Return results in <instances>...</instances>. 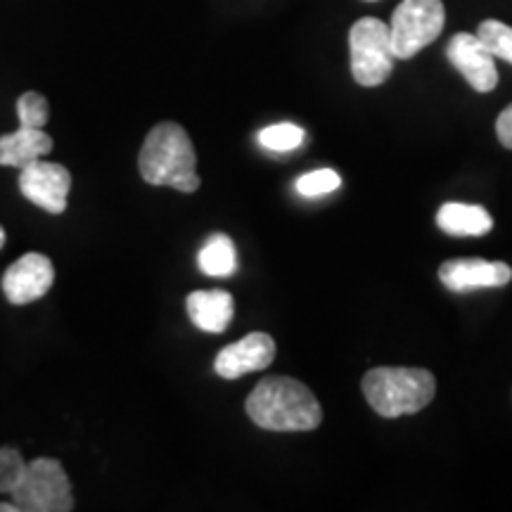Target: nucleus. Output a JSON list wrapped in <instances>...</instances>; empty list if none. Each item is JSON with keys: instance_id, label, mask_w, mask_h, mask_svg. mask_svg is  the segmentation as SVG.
Listing matches in <instances>:
<instances>
[{"instance_id": "7", "label": "nucleus", "mask_w": 512, "mask_h": 512, "mask_svg": "<svg viewBox=\"0 0 512 512\" xmlns=\"http://www.w3.org/2000/svg\"><path fill=\"white\" fill-rule=\"evenodd\" d=\"M69 188H72V174L62 164L38 159L19 171V192L31 204L46 209L48 214H64L69 202Z\"/></svg>"}, {"instance_id": "19", "label": "nucleus", "mask_w": 512, "mask_h": 512, "mask_svg": "<svg viewBox=\"0 0 512 512\" xmlns=\"http://www.w3.org/2000/svg\"><path fill=\"white\" fill-rule=\"evenodd\" d=\"M17 117H19V126L43 128L48 124V117H50L48 100L36 91L24 93L22 98L17 100Z\"/></svg>"}, {"instance_id": "18", "label": "nucleus", "mask_w": 512, "mask_h": 512, "mask_svg": "<svg viewBox=\"0 0 512 512\" xmlns=\"http://www.w3.org/2000/svg\"><path fill=\"white\" fill-rule=\"evenodd\" d=\"M27 467L29 463L22 458L17 448H0V494H12L19 482H22V477L27 475Z\"/></svg>"}, {"instance_id": "14", "label": "nucleus", "mask_w": 512, "mask_h": 512, "mask_svg": "<svg viewBox=\"0 0 512 512\" xmlns=\"http://www.w3.org/2000/svg\"><path fill=\"white\" fill-rule=\"evenodd\" d=\"M437 226L453 238H479V235L491 233L494 219L479 204L448 202L437 211Z\"/></svg>"}, {"instance_id": "13", "label": "nucleus", "mask_w": 512, "mask_h": 512, "mask_svg": "<svg viewBox=\"0 0 512 512\" xmlns=\"http://www.w3.org/2000/svg\"><path fill=\"white\" fill-rule=\"evenodd\" d=\"M50 150H53V138L43 128L19 126L15 133L0 136V166H12V169L22 171L46 157Z\"/></svg>"}, {"instance_id": "8", "label": "nucleus", "mask_w": 512, "mask_h": 512, "mask_svg": "<svg viewBox=\"0 0 512 512\" xmlns=\"http://www.w3.org/2000/svg\"><path fill=\"white\" fill-rule=\"evenodd\" d=\"M55 283V266L46 254L29 252L3 275V294L10 304L24 306L43 299Z\"/></svg>"}, {"instance_id": "11", "label": "nucleus", "mask_w": 512, "mask_h": 512, "mask_svg": "<svg viewBox=\"0 0 512 512\" xmlns=\"http://www.w3.org/2000/svg\"><path fill=\"white\" fill-rule=\"evenodd\" d=\"M439 280L451 292L503 287L512 280V268L503 264V261H486L479 259V256H472V259H453L441 264Z\"/></svg>"}, {"instance_id": "16", "label": "nucleus", "mask_w": 512, "mask_h": 512, "mask_svg": "<svg viewBox=\"0 0 512 512\" xmlns=\"http://www.w3.org/2000/svg\"><path fill=\"white\" fill-rule=\"evenodd\" d=\"M306 138L304 128L297 124H273L266 126L264 131H259V143L261 147L271 152H292L297 147H302Z\"/></svg>"}, {"instance_id": "6", "label": "nucleus", "mask_w": 512, "mask_h": 512, "mask_svg": "<svg viewBox=\"0 0 512 512\" xmlns=\"http://www.w3.org/2000/svg\"><path fill=\"white\" fill-rule=\"evenodd\" d=\"M444 22L446 10L441 0H403L389 22L396 60H411L437 41Z\"/></svg>"}, {"instance_id": "20", "label": "nucleus", "mask_w": 512, "mask_h": 512, "mask_svg": "<svg viewBox=\"0 0 512 512\" xmlns=\"http://www.w3.org/2000/svg\"><path fill=\"white\" fill-rule=\"evenodd\" d=\"M339 185H342V178H339L337 171L318 169L299 178L297 192L304 197H320V195H330V192H335Z\"/></svg>"}, {"instance_id": "10", "label": "nucleus", "mask_w": 512, "mask_h": 512, "mask_svg": "<svg viewBox=\"0 0 512 512\" xmlns=\"http://www.w3.org/2000/svg\"><path fill=\"white\" fill-rule=\"evenodd\" d=\"M275 358V342L266 332H249L240 342L228 344L214 361L216 375L223 380H238L242 375L266 370Z\"/></svg>"}, {"instance_id": "9", "label": "nucleus", "mask_w": 512, "mask_h": 512, "mask_svg": "<svg viewBox=\"0 0 512 512\" xmlns=\"http://www.w3.org/2000/svg\"><path fill=\"white\" fill-rule=\"evenodd\" d=\"M446 57L477 93H491L498 86L496 57L477 34H456L448 41Z\"/></svg>"}, {"instance_id": "17", "label": "nucleus", "mask_w": 512, "mask_h": 512, "mask_svg": "<svg viewBox=\"0 0 512 512\" xmlns=\"http://www.w3.org/2000/svg\"><path fill=\"white\" fill-rule=\"evenodd\" d=\"M477 36L489 48L491 55L512 64V27L498 22V19H486V22L479 24Z\"/></svg>"}, {"instance_id": "4", "label": "nucleus", "mask_w": 512, "mask_h": 512, "mask_svg": "<svg viewBox=\"0 0 512 512\" xmlns=\"http://www.w3.org/2000/svg\"><path fill=\"white\" fill-rule=\"evenodd\" d=\"M351 74L358 86H382L392 76L394 53L389 24L377 17H363L349 31Z\"/></svg>"}, {"instance_id": "1", "label": "nucleus", "mask_w": 512, "mask_h": 512, "mask_svg": "<svg viewBox=\"0 0 512 512\" xmlns=\"http://www.w3.org/2000/svg\"><path fill=\"white\" fill-rule=\"evenodd\" d=\"M254 425L268 432H311L323 422V408L304 382L264 377L245 403Z\"/></svg>"}, {"instance_id": "21", "label": "nucleus", "mask_w": 512, "mask_h": 512, "mask_svg": "<svg viewBox=\"0 0 512 512\" xmlns=\"http://www.w3.org/2000/svg\"><path fill=\"white\" fill-rule=\"evenodd\" d=\"M496 133H498V140H501L503 147L512 150V105H508L501 114H498Z\"/></svg>"}, {"instance_id": "24", "label": "nucleus", "mask_w": 512, "mask_h": 512, "mask_svg": "<svg viewBox=\"0 0 512 512\" xmlns=\"http://www.w3.org/2000/svg\"><path fill=\"white\" fill-rule=\"evenodd\" d=\"M368 3H373V0H368Z\"/></svg>"}, {"instance_id": "12", "label": "nucleus", "mask_w": 512, "mask_h": 512, "mask_svg": "<svg viewBox=\"0 0 512 512\" xmlns=\"http://www.w3.org/2000/svg\"><path fill=\"white\" fill-rule=\"evenodd\" d=\"M185 309H188V318L197 330L221 335L233 323V294L226 290H197L188 294Z\"/></svg>"}, {"instance_id": "5", "label": "nucleus", "mask_w": 512, "mask_h": 512, "mask_svg": "<svg viewBox=\"0 0 512 512\" xmlns=\"http://www.w3.org/2000/svg\"><path fill=\"white\" fill-rule=\"evenodd\" d=\"M12 501L19 512H69L74 510L72 482L60 460L36 458L27 467V475L15 491Z\"/></svg>"}, {"instance_id": "22", "label": "nucleus", "mask_w": 512, "mask_h": 512, "mask_svg": "<svg viewBox=\"0 0 512 512\" xmlns=\"http://www.w3.org/2000/svg\"><path fill=\"white\" fill-rule=\"evenodd\" d=\"M0 512H19L17 503L10 501V503H0Z\"/></svg>"}, {"instance_id": "15", "label": "nucleus", "mask_w": 512, "mask_h": 512, "mask_svg": "<svg viewBox=\"0 0 512 512\" xmlns=\"http://www.w3.org/2000/svg\"><path fill=\"white\" fill-rule=\"evenodd\" d=\"M197 266L209 278H228L238 271V252H235L233 240L223 233L209 235L197 256Z\"/></svg>"}, {"instance_id": "3", "label": "nucleus", "mask_w": 512, "mask_h": 512, "mask_svg": "<svg viewBox=\"0 0 512 512\" xmlns=\"http://www.w3.org/2000/svg\"><path fill=\"white\" fill-rule=\"evenodd\" d=\"M363 394L382 418L420 413L437 394V380L425 368H373L363 377Z\"/></svg>"}, {"instance_id": "23", "label": "nucleus", "mask_w": 512, "mask_h": 512, "mask_svg": "<svg viewBox=\"0 0 512 512\" xmlns=\"http://www.w3.org/2000/svg\"><path fill=\"white\" fill-rule=\"evenodd\" d=\"M3 245H5V228L0 226V249H3Z\"/></svg>"}, {"instance_id": "2", "label": "nucleus", "mask_w": 512, "mask_h": 512, "mask_svg": "<svg viewBox=\"0 0 512 512\" xmlns=\"http://www.w3.org/2000/svg\"><path fill=\"white\" fill-rule=\"evenodd\" d=\"M138 169L145 183L169 185L178 192L200 188L197 155L188 131L176 121H162L147 133L138 155Z\"/></svg>"}]
</instances>
